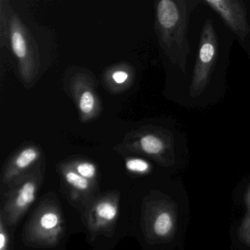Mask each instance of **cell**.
Listing matches in <instances>:
<instances>
[{
    "label": "cell",
    "mask_w": 250,
    "mask_h": 250,
    "mask_svg": "<svg viewBox=\"0 0 250 250\" xmlns=\"http://www.w3.org/2000/svg\"><path fill=\"white\" fill-rule=\"evenodd\" d=\"M65 235V222L56 194L43 196L25 224L22 232L24 245L33 248L58 246Z\"/></svg>",
    "instance_id": "obj_1"
},
{
    "label": "cell",
    "mask_w": 250,
    "mask_h": 250,
    "mask_svg": "<svg viewBox=\"0 0 250 250\" xmlns=\"http://www.w3.org/2000/svg\"><path fill=\"white\" fill-rule=\"evenodd\" d=\"M198 3V1L162 0L157 5V21L165 43L174 62L183 72L187 71L190 52L187 40L188 17Z\"/></svg>",
    "instance_id": "obj_2"
},
{
    "label": "cell",
    "mask_w": 250,
    "mask_h": 250,
    "mask_svg": "<svg viewBox=\"0 0 250 250\" xmlns=\"http://www.w3.org/2000/svg\"><path fill=\"white\" fill-rule=\"evenodd\" d=\"M142 229L150 243L165 242L173 236L176 216L173 206L163 196L151 192L142 204Z\"/></svg>",
    "instance_id": "obj_3"
},
{
    "label": "cell",
    "mask_w": 250,
    "mask_h": 250,
    "mask_svg": "<svg viewBox=\"0 0 250 250\" xmlns=\"http://www.w3.org/2000/svg\"><path fill=\"white\" fill-rule=\"evenodd\" d=\"M43 181L42 172L33 171L7 186L0 216L8 228H15L35 203Z\"/></svg>",
    "instance_id": "obj_4"
},
{
    "label": "cell",
    "mask_w": 250,
    "mask_h": 250,
    "mask_svg": "<svg viewBox=\"0 0 250 250\" xmlns=\"http://www.w3.org/2000/svg\"><path fill=\"white\" fill-rule=\"evenodd\" d=\"M121 194L116 190L96 196L83 213V223L92 238L98 235L112 237L119 217Z\"/></svg>",
    "instance_id": "obj_5"
},
{
    "label": "cell",
    "mask_w": 250,
    "mask_h": 250,
    "mask_svg": "<svg viewBox=\"0 0 250 250\" xmlns=\"http://www.w3.org/2000/svg\"><path fill=\"white\" fill-rule=\"evenodd\" d=\"M218 55L217 35L211 20L203 25L198 53L190 84V96L197 97L206 90L216 66Z\"/></svg>",
    "instance_id": "obj_6"
},
{
    "label": "cell",
    "mask_w": 250,
    "mask_h": 250,
    "mask_svg": "<svg viewBox=\"0 0 250 250\" xmlns=\"http://www.w3.org/2000/svg\"><path fill=\"white\" fill-rule=\"evenodd\" d=\"M61 175V184L68 201L83 214L96 198L98 186L74 172L69 167H64Z\"/></svg>",
    "instance_id": "obj_7"
},
{
    "label": "cell",
    "mask_w": 250,
    "mask_h": 250,
    "mask_svg": "<svg viewBox=\"0 0 250 250\" xmlns=\"http://www.w3.org/2000/svg\"><path fill=\"white\" fill-rule=\"evenodd\" d=\"M205 3L222 19L240 39L244 40L248 36L250 28L247 21V11L242 1L206 0Z\"/></svg>",
    "instance_id": "obj_8"
},
{
    "label": "cell",
    "mask_w": 250,
    "mask_h": 250,
    "mask_svg": "<svg viewBox=\"0 0 250 250\" xmlns=\"http://www.w3.org/2000/svg\"><path fill=\"white\" fill-rule=\"evenodd\" d=\"M39 153L36 149L29 147L24 149L11 162L5 169L2 177V183L5 186L9 185L20 177L29 173V168L38 160Z\"/></svg>",
    "instance_id": "obj_9"
},
{
    "label": "cell",
    "mask_w": 250,
    "mask_h": 250,
    "mask_svg": "<svg viewBox=\"0 0 250 250\" xmlns=\"http://www.w3.org/2000/svg\"><path fill=\"white\" fill-rule=\"evenodd\" d=\"M69 167L95 185L98 186L99 184L97 168L94 164L88 162H76L73 166H70Z\"/></svg>",
    "instance_id": "obj_10"
},
{
    "label": "cell",
    "mask_w": 250,
    "mask_h": 250,
    "mask_svg": "<svg viewBox=\"0 0 250 250\" xmlns=\"http://www.w3.org/2000/svg\"><path fill=\"white\" fill-rule=\"evenodd\" d=\"M142 149L145 153L152 156L160 155L165 150V143L154 135L145 136L140 141Z\"/></svg>",
    "instance_id": "obj_11"
},
{
    "label": "cell",
    "mask_w": 250,
    "mask_h": 250,
    "mask_svg": "<svg viewBox=\"0 0 250 250\" xmlns=\"http://www.w3.org/2000/svg\"><path fill=\"white\" fill-rule=\"evenodd\" d=\"M125 167L128 172L137 175H146L150 169L149 163L141 159H130L126 161Z\"/></svg>",
    "instance_id": "obj_12"
},
{
    "label": "cell",
    "mask_w": 250,
    "mask_h": 250,
    "mask_svg": "<svg viewBox=\"0 0 250 250\" xmlns=\"http://www.w3.org/2000/svg\"><path fill=\"white\" fill-rule=\"evenodd\" d=\"M12 46L14 49V53L18 58H22L25 56L26 48L25 42H24V38L21 36V33L18 32H15L13 34L12 39Z\"/></svg>",
    "instance_id": "obj_13"
},
{
    "label": "cell",
    "mask_w": 250,
    "mask_h": 250,
    "mask_svg": "<svg viewBox=\"0 0 250 250\" xmlns=\"http://www.w3.org/2000/svg\"><path fill=\"white\" fill-rule=\"evenodd\" d=\"M8 226L0 216V250H10V236Z\"/></svg>",
    "instance_id": "obj_14"
},
{
    "label": "cell",
    "mask_w": 250,
    "mask_h": 250,
    "mask_svg": "<svg viewBox=\"0 0 250 250\" xmlns=\"http://www.w3.org/2000/svg\"><path fill=\"white\" fill-rule=\"evenodd\" d=\"M94 106V98L90 92H84L80 100V109L84 113L91 112Z\"/></svg>",
    "instance_id": "obj_15"
},
{
    "label": "cell",
    "mask_w": 250,
    "mask_h": 250,
    "mask_svg": "<svg viewBox=\"0 0 250 250\" xmlns=\"http://www.w3.org/2000/svg\"><path fill=\"white\" fill-rule=\"evenodd\" d=\"M112 78L115 80V83L121 84V83H124L127 80L128 74H127V73L124 72V71H116L112 75Z\"/></svg>",
    "instance_id": "obj_16"
}]
</instances>
